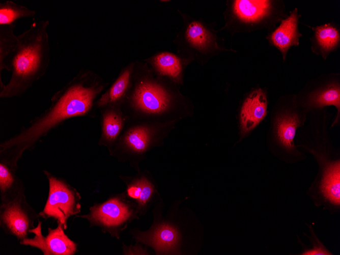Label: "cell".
Instances as JSON below:
<instances>
[{
    "mask_svg": "<svg viewBox=\"0 0 340 255\" xmlns=\"http://www.w3.org/2000/svg\"><path fill=\"white\" fill-rule=\"evenodd\" d=\"M36 227L30 230L34 236L19 242L21 245L29 246L40 250L44 255H73L77 252L78 243L71 240L65 234L64 227L58 223L54 229L48 228V233H42V222L38 219Z\"/></svg>",
    "mask_w": 340,
    "mask_h": 255,
    "instance_id": "14",
    "label": "cell"
},
{
    "mask_svg": "<svg viewBox=\"0 0 340 255\" xmlns=\"http://www.w3.org/2000/svg\"><path fill=\"white\" fill-rule=\"evenodd\" d=\"M107 88L94 71L81 69L51 98L50 105L21 128L18 133L0 144V162L14 169L23 153L32 150L41 140L66 120L77 117L94 118L97 102Z\"/></svg>",
    "mask_w": 340,
    "mask_h": 255,
    "instance_id": "1",
    "label": "cell"
},
{
    "mask_svg": "<svg viewBox=\"0 0 340 255\" xmlns=\"http://www.w3.org/2000/svg\"><path fill=\"white\" fill-rule=\"evenodd\" d=\"M134 65V61L122 68L116 79L98 99V109L110 104L121 105L129 88Z\"/></svg>",
    "mask_w": 340,
    "mask_h": 255,
    "instance_id": "21",
    "label": "cell"
},
{
    "mask_svg": "<svg viewBox=\"0 0 340 255\" xmlns=\"http://www.w3.org/2000/svg\"><path fill=\"white\" fill-rule=\"evenodd\" d=\"M308 115L297 102L294 94L281 95L276 100L271 111L266 141L269 152L279 161L293 164L307 158L295 140Z\"/></svg>",
    "mask_w": 340,
    "mask_h": 255,
    "instance_id": "5",
    "label": "cell"
},
{
    "mask_svg": "<svg viewBox=\"0 0 340 255\" xmlns=\"http://www.w3.org/2000/svg\"><path fill=\"white\" fill-rule=\"evenodd\" d=\"M312 31L309 38L310 49L316 55L326 60L330 54L340 47V29L334 21L311 26L305 24Z\"/></svg>",
    "mask_w": 340,
    "mask_h": 255,
    "instance_id": "20",
    "label": "cell"
},
{
    "mask_svg": "<svg viewBox=\"0 0 340 255\" xmlns=\"http://www.w3.org/2000/svg\"><path fill=\"white\" fill-rule=\"evenodd\" d=\"M16 24L0 25V72L11 71V62L16 51L18 40L13 29Z\"/></svg>",
    "mask_w": 340,
    "mask_h": 255,
    "instance_id": "23",
    "label": "cell"
},
{
    "mask_svg": "<svg viewBox=\"0 0 340 255\" xmlns=\"http://www.w3.org/2000/svg\"><path fill=\"white\" fill-rule=\"evenodd\" d=\"M40 218L27 202L24 192L14 200L0 206V226L8 235L15 237L19 242L29 238L30 230L34 228V221Z\"/></svg>",
    "mask_w": 340,
    "mask_h": 255,
    "instance_id": "12",
    "label": "cell"
},
{
    "mask_svg": "<svg viewBox=\"0 0 340 255\" xmlns=\"http://www.w3.org/2000/svg\"><path fill=\"white\" fill-rule=\"evenodd\" d=\"M49 191L45 206L39 213L45 219L52 218L67 228L69 218L81 211V195L77 190L63 178L58 177L44 170Z\"/></svg>",
    "mask_w": 340,
    "mask_h": 255,
    "instance_id": "11",
    "label": "cell"
},
{
    "mask_svg": "<svg viewBox=\"0 0 340 255\" xmlns=\"http://www.w3.org/2000/svg\"><path fill=\"white\" fill-rule=\"evenodd\" d=\"M48 20L34 22L17 36L18 43L11 65V76L7 84L0 79V97H20L42 77L50 62V46L47 29Z\"/></svg>",
    "mask_w": 340,
    "mask_h": 255,
    "instance_id": "4",
    "label": "cell"
},
{
    "mask_svg": "<svg viewBox=\"0 0 340 255\" xmlns=\"http://www.w3.org/2000/svg\"><path fill=\"white\" fill-rule=\"evenodd\" d=\"M143 60L156 74L166 77L177 84L183 83L184 71L191 63L178 53L167 51L157 52Z\"/></svg>",
    "mask_w": 340,
    "mask_h": 255,
    "instance_id": "18",
    "label": "cell"
},
{
    "mask_svg": "<svg viewBox=\"0 0 340 255\" xmlns=\"http://www.w3.org/2000/svg\"><path fill=\"white\" fill-rule=\"evenodd\" d=\"M310 233V236L307 235L305 233L303 235H305L310 242L309 245L304 244L300 238L297 235V242L300 244L301 247V251L300 253L297 254L299 255H332L328 249L324 245L322 242L318 237L314 228L311 224L306 223Z\"/></svg>",
    "mask_w": 340,
    "mask_h": 255,
    "instance_id": "25",
    "label": "cell"
},
{
    "mask_svg": "<svg viewBox=\"0 0 340 255\" xmlns=\"http://www.w3.org/2000/svg\"><path fill=\"white\" fill-rule=\"evenodd\" d=\"M119 178L126 185L128 196L136 203L139 216L145 215L157 194L149 172L140 171L134 176L120 175Z\"/></svg>",
    "mask_w": 340,
    "mask_h": 255,
    "instance_id": "17",
    "label": "cell"
},
{
    "mask_svg": "<svg viewBox=\"0 0 340 255\" xmlns=\"http://www.w3.org/2000/svg\"><path fill=\"white\" fill-rule=\"evenodd\" d=\"M183 21L174 43L177 53L191 63L204 65L214 56L223 52H236L226 48L224 40L218 36L214 23H208L202 19L193 17L178 10Z\"/></svg>",
    "mask_w": 340,
    "mask_h": 255,
    "instance_id": "7",
    "label": "cell"
},
{
    "mask_svg": "<svg viewBox=\"0 0 340 255\" xmlns=\"http://www.w3.org/2000/svg\"><path fill=\"white\" fill-rule=\"evenodd\" d=\"M301 17L298 8L295 7L289 12L287 18L282 20L273 31L268 32L265 37L269 45L280 53L284 63L289 49L299 45V40L302 36L298 28Z\"/></svg>",
    "mask_w": 340,
    "mask_h": 255,
    "instance_id": "16",
    "label": "cell"
},
{
    "mask_svg": "<svg viewBox=\"0 0 340 255\" xmlns=\"http://www.w3.org/2000/svg\"><path fill=\"white\" fill-rule=\"evenodd\" d=\"M36 11L12 1L0 3V25L15 24L17 20L33 17Z\"/></svg>",
    "mask_w": 340,
    "mask_h": 255,
    "instance_id": "24",
    "label": "cell"
},
{
    "mask_svg": "<svg viewBox=\"0 0 340 255\" xmlns=\"http://www.w3.org/2000/svg\"><path fill=\"white\" fill-rule=\"evenodd\" d=\"M332 120L327 108L309 112L305 125L297 131L295 144L311 155L318 165L307 195L315 206L334 214L340 211V151L330 133Z\"/></svg>",
    "mask_w": 340,
    "mask_h": 255,
    "instance_id": "2",
    "label": "cell"
},
{
    "mask_svg": "<svg viewBox=\"0 0 340 255\" xmlns=\"http://www.w3.org/2000/svg\"><path fill=\"white\" fill-rule=\"evenodd\" d=\"M298 104L308 114L333 106L336 114L330 128L340 125V73L322 74L308 80L295 94Z\"/></svg>",
    "mask_w": 340,
    "mask_h": 255,
    "instance_id": "10",
    "label": "cell"
},
{
    "mask_svg": "<svg viewBox=\"0 0 340 255\" xmlns=\"http://www.w3.org/2000/svg\"><path fill=\"white\" fill-rule=\"evenodd\" d=\"M225 30L232 36L266 29L273 31L288 16L282 0H228L223 12Z\"/></svg>",
    "mask_w": 340,
    "mask_h": 255,
    "instance_id": "6",
    "label": "cell"
},
{
    "mask_svg": "<svg viewBox=\"0 0 340 255\" xmlns=\"http://www.w3.org/2000/svg\"><path fill=\"white\" fill-rule=\"evenodd\" d=\"M123 254L125 255L149 254L146 248H144L139 243L134 245L127 246L123 243Z\"/></svg>",
    "mask_w": 340,
    "mask_h": 255,
    "instance_id": "26",
    "label": "cell"
},
{
    "mask_svg": "<svg viewBox=\"0 0 340 255\" xmlns=\"http://www.w3.org/2000/svg\"><path fill=\"white\" fill-rule=\"evenodd\" d=\"M178 84L156 74L142 60L134 61L129 88L121 107L127 122L171 123L187 114L188 103Z\"/></svg>",
    "mask_w": 340,
    "mask_h": 255,
    "instance_id": "3",
    "label": "cell"
},
{
    "mask_svg": "<svg viewBox=\"0 0 340 255\" xmlns=\"http://www.w3.org/2000/svg\"><path fill=\"white\" fill-rule=\"evenodd\" d=\"M101 133L98 144L109 151L126 125L127 121L120 104H110L99 109Z\"/></svg>",
    "mask_w": 340,
    "mask_h": 255,
    "instance_id": "19",
    "label": "cell"
},
{
    "mask_svg": "<svg viewBox=\"0 0 340 255\" xmlns=\"http://www.w3.org/2000/svg\"><path fill=\"white\" fill-rule=\"evenodd\" d=\"M268 96L266 89L256 88L246 95L238 112L241 137L246 136L264 120L268 114Z\"/></svg>",
    "mask_w": 340,
    "mask_h": 255,
    "instance_id": "15",
    "label": "cell"
},
{
    "mask_svg": "<svg viewBox=\"0 0 340 255\" xmlns=\"http://www.w3.org/2000/svg\"><path fill=\"white\" fill-rule=\"evenodd\" d=\"M16 171L8 164L0 162L1 204L12 202L24 192L23 182L16 175Z\"/></svg>",
    "mask_w": 340,
    "mask_h": 255,
    "instance_id": "22",
    "label": "cell"
},
{
    "mask_svg": "<svg viewBox=\"0 0 340 255\" xmlns=\"http://www.w3.org/2000/svg\"><path fill=\"white\" fill-rule=\"evenodd\" d=\"M151 122H127L112 148L110 156L120 162H128L137 172L146 153L158 144L163 129L167 125Z\"/></svg>",
    "mask_w": 340,
    "mask_h": 255,
    "instance_id": "8",
    "label": "cell"
},
{
    "mask_svg": "<svg viewBox=\"0 0 340 255\" xmlns=\"http://www.w3.org/2000/svg\"><path fill=\"white\" fill-rule=\"evenodd\" d=\"M76 216L87 219L90 227H99L102 232L119 239L122 232L139 215L136 203L124 191L111 195L104 202L95 203L88 213Z\"/></svg>",
    "mask_w": 340,
    "mask_h": 255,
    "instance_id": "9",
    "label": "cell"
},
{
    "mask_svg": "<svg viewBox=\"0 0 340 255\" xmlns=\"http://www.w3.org/2000/svg\"><path fill=\"white\" fill-rule=\"evenodd\" d=\"M136 243L151 247L156 254H179L181 234L179 229L169 222H155L147 231L137 229L130 231Z\"/></svg>",
    "mask_w": 340,
    "mask_h": 255,
    "instance_id": "13",
    "label": "cell"
}]
</instances>
